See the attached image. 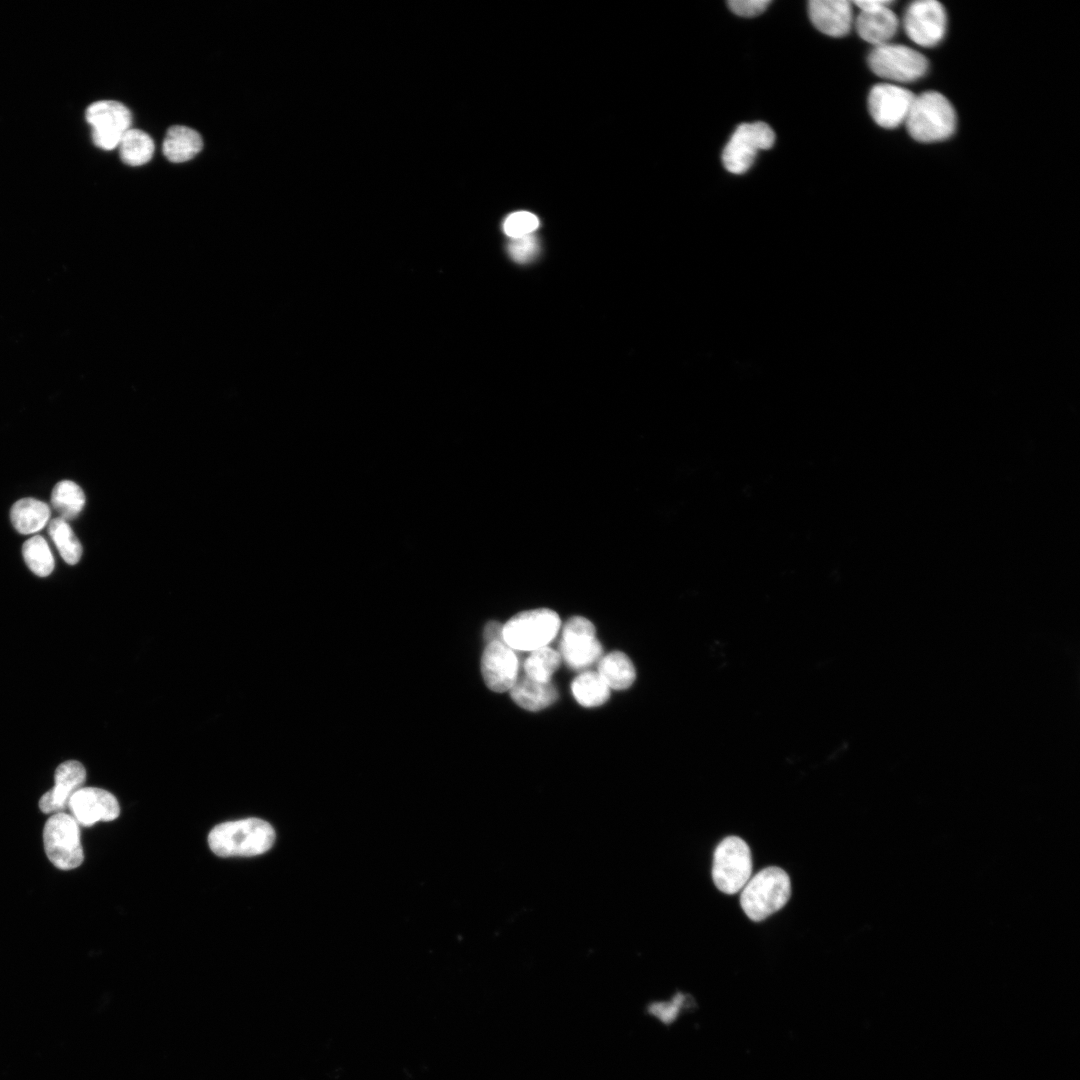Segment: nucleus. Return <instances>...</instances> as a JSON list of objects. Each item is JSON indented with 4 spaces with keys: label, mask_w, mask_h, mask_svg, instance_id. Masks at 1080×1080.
<instances>
[{
    "label": "nucleus",
    "mask_w": 1080,
    "mask_h": 1080,
    "mask_svg": "<svg viewBox=\"0 0 1080 1080\" xmlns=\"http://www.w3.org/2000/svg\"><path fill=\"white\" fill-rule=\"evenodd\" d=\"M275 838L270 823L251 817L216 825L208 835V844L220 857H251L267 852Z\"/></svg>",
    "instance_id": "nucleus-1"
},
{
    "label": "nucleus",
    "mask_w": 1080,
    "mask_h": 1080,
    "mask_svg": "<svg viewBox=\"0 0 1080 1080\" xmlns=\"http://www.w3.org/2000/svg\"><path fill=\"white\" fill-rule=\"evenodd\" d=\"M905 125L914 140L938 142L952 136L957 116L953 105L943 94L926 91L915 95Z\"/></svg>",
    "instance_id": "nucleus-2"
},
{
    "label": "nucleus",
    "mask_w": 1080,
    "mask_h": 1080,
    "mask_svg": "<svg viewBox=\"0 0 1080 1080\" xmlns=\"http://www.w3.org/2000/svg\"><path fill=\"white\" fill-rule=\"evenodd\" d=\"M791 883L781 868L767 867L745 884L740 903L745 914L753 921H762L780 910L789 900Z\"/></svg>",
    "instance_id": "nucleus-3"
},
{
    "label": "nucleus",
    "mask_w": 1080,
    "mask_h": 1080,
    "mask_svg": "<svg viewBox=\"0 0 1080 1080\" xmlns=\"http://www.w3.org/2000/svg\"><path fill=\"white\" fill-rule=\"evenodd\" d=\"M560 625L558 614L550 609L523 611L503 625L502 637L511 649L534 651L545 647L554 639Z\"/></svg>",
    "instance_id": "nucleus-4"
},
{
    "label": "nucleus",
    "mask_w": 1080,
    "mask_h": 1080,
    "mask_svg": "<svg viewBox=\"0 0 1080 1080\" xmlns=\"http://www.w3.org/2000/svg\"><path fill=\"white\" fill-rule=\"evenodd\" d=\"M43 844L48 859L58 869H75L84 860L79 824L67 813H55L48 818L43 829Z\"/></svg>",
    "instance_id": "nucleus-5"
},
{
    "label": "nucleus",
    "mask_w": 1080,
    "mask_h": 1080,
    "mask_svg": "<svg viewBox=\"0 0 1080 1080\" xmlns=\"http://www.w3.org/2000/svg\"><path fill=\"white\" fill-rule=\"evenodd\" d=\"M868 65L874 74L893 84L916 81L928 70V60L922 53L894 43L874 47L868 56Z\"/></svg>",
    "instance_id": "nucleus-6"
},
{
    "label": "nucleus",
    "mask_w": 1080,
    "mask_h": 1080,
    "mask_svg": "<svg viewBox=\"0 0 1080 1080\" xmlns=\"http://www.w3.org/2000/svg\"><path fill=\"white\" fill-rule=\"evenodd\" d=\"M751 874L752 857L747 843L737 836L724 838L714 851L712 877L715 886L723 893L735 894L743 889Z\"/></svg>",
    "instance_id": "nucleus-7"
},
{
    "label": "nucleus",
    "mask_w": 1080,
    "mask_h": 1080,
    "mask_svg": "<svg viewBox=\"0 0 1080 1080\" xmlns=\"http://www.w3.org/2000/svg\"><path fill=\"white\" fill-rule=\"evenodd\" d=\"M775 134L764 122L744 123L737 127L722 153V162L733 174L746 172L760 150L773 146Z\"/></svg>",
    "instance_id": "nucleus-8"
},
{
    "label": "nucleus",
    "mask_w": 1080,
    "mask_h": 1080,
    "mask_svg": "<svg viewBox=\"0 0 1080 1080\" xmlns=\"http://www.w3.org/2000/svg\"><path fill=\"white\" fill-rule=\"evenodd\" d=\"M906 35L921 47H934L944 38L947 14L936 0H918L909 4L903 16Z\"/></svg>",
    "instance_id": "nucleus-9"
},
{
    "label": "nucleus",
    "mask_w": 1080,
    "mask_h": 1080,
    "mask_svg": "<svg viewBox=\"0 0 1080 1080\" xmlns=\"http://www.w3.org/2000/svg\"><path fill=\"white\" fill-rule=\"evenodd\" d=\"M86 120L92 128L94 144L103 150H112L119 146L123 135L131 128L132 115L122 103L102 100L87 108Z\"/></svg>",
    "instance_id": "nucleus-10"
},
{
    "label": "nucleus",
    "mask_w": 1080,
    "mask_h": 1080,
    "mask_svg": "<svg viewBox=\"0 0 1080 1080\" xmlns=\"http://www.w3.org/2000/svg\"><path fill=\"white\" fill-rule=\"evenodd\" d=\"M915 95L908 89L893 83L873 86L868 95V109L873 120L881 127L893 129L905 123Z\"/></svg>",
    "instance_id": "nucleus-11"
},
{
    "label": "nucleus",
    "mask_w": 1080,
    "mask_h": 1080,
    "mask_svg": "<svg viewBox=\"0 0 1080 1080\" xmlns=\"http://www.w3.org/2000/svg\"><path fill=\"white\" fill-rule=\"evenodd\" d=\"M518 667L516 654L503 641L487 644L481 658V671L490 690L498 693L510 690L518 678Z\"/></svg>",
    "instance_id": "nucleus-12"
},
{
    "label": "nucleus",
    "mask_w": 1080,
    "mask_h": 1080,
    "mask_svg": "<svg viewBox=\"0 0 1080 1080\" xmlns=\"http://www.w3.org/2000/svg\"><path fill=\"white\" fill-rule=\"evenodd\" d=\"M68 808L83 826H92L99 821H112L120 814L116 797L101 788L82 787L71 797Z\"/></svg>",
    "instance_id": "nucleus-13"
},
{
    "label": "nucleus",
    "mask_w": 1080,
    "mask_h": 1080,
    "mask_svg": "<svg viewBox=\"0 0 1080 1080\" xmlns=\"http://www.w3.org/2000/svg\"><path fill=\"white\" fill-rule=\"evenodd\" d=\"M85 780L86 770L80 762H63L55 771L54 786L39 800L40 810L45 814L64 812L71 797L83 787Z\"/></svg>",
    "instance_id": "nucleus-14"
},
{
    "label": "nucleus",
    "mask_w": 1080,
    "mask_h": 1080,
    "mask_svg": "<svg viewBox=\"0 0 1080 1080\" xmlns=\"http://www.w3.org/2000/svg\"><path fill=\"white\" fill-rule=\"evenodd\" d=\"M808 13L813 25L828 36L842 37L851 29L853 11L846 0H812Z\"/></svg>",
    "instance_id": "nucleus-15"
},
{
    "label": "nucleus",
    "mask_w": 1080,
    "mask_h": 1080,
    "mask_svg": "<svg viewBox=\"0 0 1080 1080\" xmlns=\"http://www.w3.org/2000/svg\"><path fill=\"white\" fill-rule=\"evenodd\" d=\"M899 19L890 6L860 11L856 19L859 36L874 47L890 43L897 34Z\"/></svg>",
    "instance_id": "nucleus-16"
},
{
    "label": "nucleus",
    "mask_w": 1080,
    "mask_h": 1080,
    "mask_svg": "<svg viewBox=\"0 0 1080 1080\" xmlns=\"http://www.w3.org/2000/svg\"><path fill=\"white\" fill-rule=\"evenodd\" d=\"M510 693L518 706L529 711L542 710L558 698L557 689L551 682H539L526 675L517 678Z\"/></svg>",
    "instance_id": "nucleus-17"
},
{
    "label": "nucleus",
    "mask_w": 1080,
    "mask_h": 1080,
    "mask_svg": "<svg viewBox=\"0 0 1080 1080\" xmlns=\"http://www.w3.org/2000/svg\"><path fill=\"white\" fill-rule=\"evenodd\" d=\"M202 147L201 135L196 130L175 125L167 130L162 150L169 161L182 163L194 158L202 150Z\"/></svg>",
    "instance_id": "nucleus-18"
},
{
    "label": "nucleus",
    "mask_w": 1080,
    "mask_h": 1080,
    "mask_svg": "<svg viewBox=\"0 0 1080 1080\" xmlns=\"http://www.w3.org/2000/svg\"><path fill=\"white\" fill-rule=\"evenodd\" d=\"M51 509L48 504L34 498H23L13 504L10 519L20 534H32L43 529L49 522Z\"/></svg>",
    "instance_id": "nucleus-19"
},
{
    "label": "nucleus",
    "mask_w": 1080,
    "mask_h": 1080,
    "mask_svg": "<svg viewBox=\"0 0 1080 1080\" xmlns=\"http://www.w3.org/2000/svg\"><path fill=\"white\" fill-rule=\"evenodd\" d=\"M598 673L609 688L622 690L635 680V668L630 658L620 651L604 656L598 665Z\"/></svg>",
    "instance_id": "nucleus-20"
},
{
    "label": "nucleus",
    "mask_w": 1080,
    "mask_h": 1080,
    "mask_svg": "<svg viewBox=\"0 0 1080 1080\" xmlns=\"http://www.w3.org/2000/svg\"><path fill=\"white\" fill-rule=\"evenodd\" d=\"M560 656L574 670H581L596 662L602 654V646L595 637L562 640Z\"/></svg>",
    "instance_id": "nucleus-21"
},
{
    "label": "nucleus",
    "mask_w": 1080,
    "mask_h": 1080,
    "mask_svg": "<svg viewBox=\"0 0 1080 1080\" xmlns=\"http://www.w3.org/2000/svg\"><path fill=\"white\" fill-rule=\"evenodd\" d=\"M576 701L584 707H596L605 703L610 695L609 687L598 672L587 671L578 675L571 685Z\"/></svg>",
    "instance_id": "nucleus-22"
},
{
    "label": "nucleus",
    "mask_w": 1080,
    "mask_h": 1080,
    "mask_svg": "<svg viewBox=\"0 0 1080 1080\" xmlns=\"http://www.w3.org/2000/svg\"><path fill=\"white\" fill-rule=\"evenodd\" d=\"M121 160L129 166H141L150 161L154 153V142L144 131L130 128L119 143Z\"/></svg>",
    "instance_id": "nucleus-23"
},
{
    "label": "nucleus",
    "mask_w": 1080,
    "mask_h": 1080,
    "mask_svg": "<svg viewBox=\"0 0 1080 1080\" xmlns=\"http://www.w3.org/2000/svg\"><path fill=\"white\" fill-rule=\"evenodd\" d=\"M51 504L58 512L59 518L65 521L72 520L82 511L85 505V494L73 481L62 480L52 490Z\"/></svg>",
    "instance_id": "nucleus-24"
},
{
    "label": "nucleus",
    "mask_w": 1080,
    "mask_h": 1080,
    "mask_svg": "<svg viewBox=\"0 0 1080 1080\" xmlns=\"http://www.w3.org/2000/svg\"><path fill=\"white\" fill-rule=\"evenodd\" d=\"M48 533L64 561L70 565L77 564L82 556V546L69 524L59 517L55 518L49 522Z\"/></svg>",
    "instance_id": "nucleus-25"
},
{
    "label": "nucleus",
    "mask_w": 1080,
    "mask_h": 1080,
    "mask_svg": "<svg viewBox=\"0 0 1080 1080\" xmlns=\"http://www.w3.org/2000/svg\"><path fill=\"white\" fill-rule=\"evenodd\" d=\"M22 554L29 569L37 576L45 577L53 571L54 557L43 536L36 535L25 541Z\"/></svg>",
    "instance_id": "nucleus-26"
},
{
    "label": "nucleus",
    "mask_w": 1080,
    "mask_h": 1080,
    "mask_svg": "<svg viewBox=\"0 0 1080 1080\" xmlns=\"http://www.w3.org/2000/svg\"><path fill=\"white\" fill-rule=\"evenodd\" d=\"M561 661L560 653L547 646L531 652L524 664L525 675L539 682H550Z\"/></svg>",
    "instance_id": "nucleus-27"
},
{
    "label": "nucleus",
    "mask_w": 1080,
    "mask_h": 1080,
    "mask_svg": "<svg viewBox=\"0 0 1080 1080\" xmlns=\"http://www.w3.org/2000/svg\"><path fill=\"white\" fill-rule=\"evenodd\" d=\"M539 227V219L528 211H517L508 215L502 224L503 232L511 239L524 237Z\"/></svg>",
    "instance_id": "nucleus-28"
},
{
    "label": "nucleus",
    "mask_w": 1080,
    "mask_h": 1080,
    "mask_svg": "<svg viewBox=\"0 0 1080 1080\" xmlns=\"http://www.w3.org/2000/svg\"><path fill=\"white\" fill-rule=\"evenodd\" d=\"M507 252L513 261L525 264L532 261L539 252V243L535 235L510 239Z\"/></svg>",
    "instance_id": "nucleus-29"
},
{
    "label": "nucleus",
    "mask_w": 1080,
    "mask_h": 1080,
    "mask_svg": "<svg viewBox=\"0 0 1080 1080\" xmlns=\"http://www.w3.org/2000/svg\"><path fill=\"white\" fill-rule=\"evenodd\" d=\"M562 632V640L595 637L594 625L581 616L571 617L564 625Z\"/></svg>",
    "instance_id": "nucleus-30"
},
{
    "label": "nucleus",
    "mask_w": 1080,
    "mask_h": 1080,
    "mask_svg": "<svg viewBox=\"0 0 1080 1080\" xmlns=\"http://www.w3.org/2000/svg\"><path fill=\"white\" fill-rule=\"evenodd\" d=\"M729 9L736 15L742 17H754L763 13L768 5L769 0H731L727 2Z\"/></svg>",
    "instance_id": "nucleus-31"
},
{
    "label": "nucleus",
    "mask_w": 1080,
    "mask_h": 1080,
    "mask_svg": "<svg viewBox=\"0 0 1080 1080\" xmlns=\"http://www.w3.org/2000/svg\"><path fill=\"white\" fill-rule=\"evenodd\" d=\"M502 629L503 625L498 622L491 621L487 623L484 629V639L487 644L493 641H503Z\"/></svg>",
    "instance_id": "nucleus-32"
},
{
    "label": "nucleus",
    "mask_w": 1080,
    "mask_h": 1080,
    "mask_svg": "<svg viewBox=\"0 0 1080 1080\" xmlns=\"http://www.w3.org/2000/svg\"><path fill=\"white\" fill-rule=\"evenodd\" d=\"M854 4L860 9V11H864V10L877 9V8L884 7V6H890V5L893 4V1H890V0H860V1H855Z\"/></svg>",
    "instance_id": "nucleus-33"
}]
</instances>
